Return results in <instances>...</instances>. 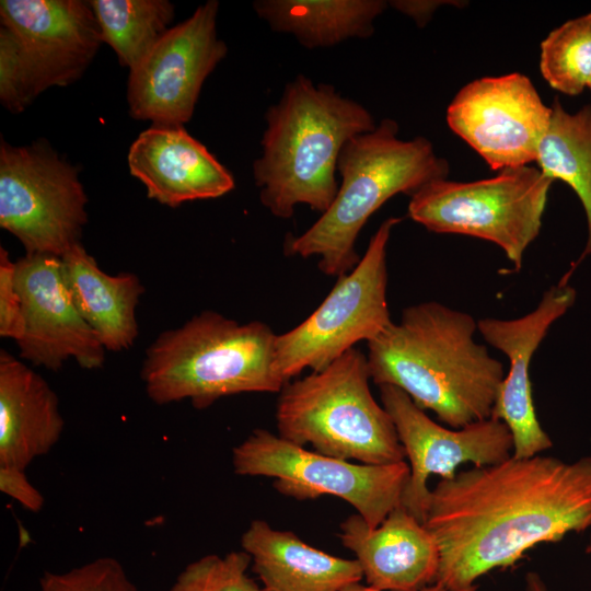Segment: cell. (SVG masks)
Masks as SVG:
<instances>
[{"instance_id":"6da1fadb","label":"cell","mask_w":591,"mask_h":591,"mask_svg":"<svg viewBox=\"0 0 591 591\" xmlns=\"http://www.w3.org/2000/svg\"><path fill=\"white\" fill-rule=\"evenodd\" d=\"M424 524L440 552L434 583L477 591L479 578L536 545L591 529V455H511L456 473L431 490Z\"/></svg>"},{"instance_id":"7a4b0ae2","label":"cell","mask_w":591,"mask_h":591,"mask_svg":"<svg viewBox=\"0 0 591 591\" xmlns=\"http://www.w3.org/2000/svg\"><path fill=\"white\" fill-rule=\"evenodd\" d=\"M476 331L466 312L436 301L410 305L368 343L371 380L401 389L450 428L488 419L506 373Z\"/></svg>"},{"instance_id":"3957f363","label":"cell","mask_w":591,"mask_h":591,"mask_svg":"<svg viewBox=\"0 0 591 591\" xmlns=\"http://www.w3.org/2000/svg\"><path fill=\"white\" fill-rule=\"evenodd\" d=\"M265 121L253 177L262 205L280 219L291 218L300 204L324 213L338 192L335 174L341 148L376 127L360 103L304 74L286 83Z\"/></svg>"},{"instance_id":"277c9868","label":"cell","mask_w":591,"mask_h":591,"mask_svg":"<svg viewBox=\"0 0 591 591\" xmlns=\"http://www.w3.org/2000/svg\"><path fill=\"white\" fill-rule=\"evenodd\" d=\"M398 130L394 119L384 118L344 144L334 201L305 232L286 239V255L316 256L323 274L339 277L359 263L358 235L385 201L397 194L412 197L427 184L448 177L447 160L437 155L427 138L402 140Z\"/></svg>"},{"instance_id":"5b68a950","label":"cell","mask_w":591,"mask_h":591,"mask_svg":"<svg viewBox=\"0 0 591 591\" xmlns=\"http://www.w3.org/2000/svg\"><path fill=\"white\" fill-rule=\"evenodd\" d=\"M276 337L262 321L202 311L146 350V393L158 405L188 399L197 409L235 394L279 393L286 382L276 367Z\"/></svg>"},{"instance_id":"8992f818","label":"cell","mask_w":591,"mask_h":591,"mask_svg":"<svg viewBox=\"0 0 591 591\" xmlns=\"http://www.w3.org/2000/svg\"><path fill=\"white\" fill-rule=\"evenodd\" d=\"M367 356L352 348L318 371L287 382L276 406L278 434L363 464L404 461L395 426L371 394Z\"/></svg>"},{"instance_id":"52a82bcc","label":"cell","mask_w":591,"mask_h":591,"mask_svg":"<svg viewBox=\"0 0 591 591\" xmlns=\"http://www.w3.org/2000/svg\"><path fill=\"white\" fill-rule=\"evenodd\" d=\"M553 182L531 165L472 182L441 178L410 197L408 216L434 233L491 242L519 270L526 248L540 234Z\"/></svg>"},{"instance_id":"ba28073f","label":"cell","mask_w":591,"mask_h":591,"mask_svg":"<svg viewBox=\"0 0 591 591\" xmlns=\"http://www.w3.org/2000/svg\"><path fill=\"white\" fill-rule=\"evenodd\" d=\"M232 466L241 476L273 478L275 489L289 498H340L370 528L380 525L402 505L409 478L405 461L381 465L354 463L308 450L263 428L253 430L233 448Z\"/></svg>"},{"instance_id":"9c48e42d","label":"cell","mask_w":591,"mask_h":591,"mask_svg":"<svg viewBox=\"0 0 591 591\" xmlns=\"http://www.w3.org/2000/svg\"><path fill=\"white\" fill-rule=\"evenodd\" d=\"M401 218L385 219L364 255L337 277L322 303L299 325L276 337V367L287 383L303 370L327 367L359 341L380 336L391 324L386 248Z\"/></svg>"},{"instance_id":"30bf717a","label":"cell","mask_w":591,"mask_h":591,"mask_svg":"<svg viewBox=\"0 0 591 591\" xmlns=\"http://www.w3.org/2000/svg\"><path fill=\"white\" fill-rule=\"evenodd\" d=\"M88 197L78 170L42 141L0 144V227L26 254L61 257L81 243Z\"/></svg>"},{"instance_id":"8fae6325","label":"cell","mask_w":591,"mask_h":591,"mask_svg":"<svg viewBox=\"0 0 591 591\" xmlns=\"http://www.w3.org/2000/svg\"><path fill=\"white\" fill-rule=\"evenodd\" d=\"M218 11L217 0L200 4L129 70L127 104L134 119L164 126L190 120L206 79L228 53L217 32Z\"/></svg>"},{"instance_id":"7c38bea8","label":"cell","mask_w":591,"mask_h":591,"mask_svg":"<svg viewBox=\"0 0 591 591\" xmlns=\"http://www.w3.org/2000/svg\"><path fill=\"white\" fill-rule=\"evenodd\" d=\"M551 117L552 106L519 72L468 82L447 109L450 129L497 171L536 162Z\"/></svg>"},{"instance_id":"4fadbf2b","label":"cell","mask_w":591,"mask_h":591,"mask_svg":"<svg viewBox=\"0 0 591 591\" xmlns=\"http://www.w3.org/2000/svg\"><path fill=\"white\" fill-rule=\"evenodd\" d=\"M379 387L381 403L409 461V478L401 503L421 523L430 502L431 490L427 483L431 475L450 479L464 463L488 466L512 455V436L502 421L490 417L460 429L445 428L433 421L401 389L390 384Z\"/></svg>"},{"instance_id":"5bb4252c","label":"cell","mask_w":591,"mask_h":591,"mask_svg":"<svg viewBox=\"0 0 591 591\" xmlns=\"http://www.w3.org/2000/svg\"><path fill=\"white\" fill-rule=\"evenodd\" d=\"M0 24L13 37L32 95L79 80L103 43L82 0H1Z\"/></svg>"},{"instance_id":"9a60e30c","label":"cell","mask_w":591,"mask_h":591,"mask_svg":"<svg viewBox=\"0 0 591 591\" xmlns=\"http://www.w3.org/2000/svg\"><path fill=\"white\" fill-rule=\"evenodd\" d=\"M15 276L24 316L20 358L53 371L69 359L83 369L101 368L105 348L72 300L61 257L25 254L15 260Z\"/></svg>"},{"instance_id":"2e32d148","label":"cell","mask_w":591,"mask_h":591,"mask_svg":"<svg viewBox=\"0 0 591 591\" xmlns=\"http://www.w3.org/2000/svg\"><path fill=\"white\" fill-rule=\"evenodd\" d=\"M577 292L564 278L547 289L537 306L510 320L486 317L477 321L478 332L509 360L491 417L507 425L513 440L512 456L532 457L553 447L535 412L530 363L551 326L575 304Z\"/></svg>"},{"instance_id":"e0dca14e","label":"cell","mask_w":591,"mask_h":591,"mask_svg":"<svg viewBox=\"0 0 591 591\" xmlns=\"http://www.w3.org/2000/svg\"><path fill=\"white\" fill-rule=\"evenodd\" d=\"M127 163L148 198L169 207L218 198L235 186L231 172L184 126L151 125L130 144Z\"/></svg>"},{"instance_id":"ac0fdd59","label":"cell","mask_w":591,"mask_h":591,"mask_svg":"<svg viewBox=\"0 0 591 591\" xmlns=\"http://www.w3.org/2000/svg\"><path fill=\"white\" fill-rule=\"evenodd\" d=\"M338 537L359 563L367 584L381 591H421L436 582L440 552L433 534L402 505L376 528L358 514L340 523Z\"/></svg>"},{"instance_id":"d6986e66","label":"cell","mask_w":591,"mask_h":591,"mask_svg":"<svg viewBox=\"0 0 591 591\" xmlns=\"http://www.w3.org/2000/svg\"><path fill=\"white\" fill-rule=\"evenodd\" d=\"M65 420L48 382L0 351V466L25 470L59 441Z\"/></svg>"},{"instance_id":"ffe728a7","label":"cell","mask_w":591,"mask_h":591,"mask_svg":"<svg viewBox=\"0 0 591 591\" xmlns=\"http://www.w3.org/2000/svg\"><path fill=\"white\" fill-rule=\"evenodd\" d=\"M241 547L251 558L262 591H341L363 578L356 559L325 553L264 520L250 523Z\"/></svg>"},{"instance_id":"44dd1931","label":"cell","mask_w":591,"mask_h":591,"mask_svg":"<svg viewBox=\"0 0 591 591\" xmlns=\"http://www.w3.org/2000/svg\"><path fill=\"white\" fill-rule=\"evenodd\" d=\"M61 263L72 300L105 350L130 348L138 337L136 309L144 292L138 276L106 274L81 243L65 253Z\"/></svg>"},{"instance_id":"7402d4cb","label":"cell","mask_w":591,"mask_h":591,"mask_svg":"<svg viewBox=\"0 0 591 591\" xmlns=\"http://www.w3.org/2000/svg\"><path fill=\"white\" fill-rule=\"evenodd\" d=\"M383 0H257L256 14L277 33H286L308 49L327 48L351 38H368Z\"/></svg>"},{"instance_id":"603a6c76","label":"cell","mask_w":591,"mask_h":591,"mask_svg":"<svg viewBox=\"0 0 591 591\" xmlns=\"http://www.w3.org/2000/svg\"><path fill=\"white\" fill-rule=\"evenodd\" d=\"M553 181L566 183L578 196L587 219V241L579 258L591 255V105L568 112L555 100L536 159Z\"/></svg>"},{"instance_id":"cb8c5ba5","label":"cell","mask_w":591,"mask_h":591,"mask_svg":"<svg viewBox=\"0 0 591 591\" xmlns=\"http://www.w3.org/2000/svg\"><path fill=\"white\" fill-rule=\"evenodd\" d=\"M103 43L121 66L134 69L171 28L175 11L167 0H92Z\"/></svg>"},{"instance_id":"d4e9b609","label":"cell","mask_w":591,"mask_h":591,"mask_svg":"<svg viewBox=\"0 0 591 591\" xmlns=\"http://www.w3.org/2000/svg\"><path fill=\"white\" fill-rule=\"evenodd\" d=\"M540 70L556 91L576 96L591 78V12L566 21L541 43Z\"/></svg>"},{"instance_id":"484cf974","label":"cell","mask_w":591,"mask_h":591,"mask_svg":"<svg viewBox=\"0 0 591 591\" xmlns=\"http://www.w3.org/2000/svg\"><path fill=\"white\" fill-rule=\"evenodd\" d=\"M250 567L251 558L243 549L205 555L179 572L170 591H262L248 576Z\"/></svg>"},{"instance_id":"4316f807","label":"cell","mask_w":591,"mask_h":591,"mask_svg":"<svg viewBox=\"0 0 591 591\" xmlns=\"http://www.w3.org/2000/svg\"><path fill=\"white\" fill-rule=\"evenodd\" d=\"M38 591H138L123 565L100 557L65 572L45 571Z\"/></svg>"},{"instance_id":"83f0119b","label":"cell","mask_w":591,"mask_h":591,"mask_svg":"<svg viewBox=\"0 0 591 591\" xmlns=\"http://www.w3.org/2000/svg\"><path fill=\"white\" fill-rule=\"evenodd\" d=\"M33 97L15 42L0 27V101L11 113L24 111Z\"/></svg>"},{"instance_id":"f1b7e54d","label":"cell","mask_w":591,"mask_h":591,"mask_svg":"<svg viewBox=\"0 0 591 591\" xmlns=\"http://www.w3.org/2000/svg\"><path fill=\"white\" fill-rule=\"evenodd\" d=\"M24 333V316L16 286L15 262L0 247V335L18 343Z\"/></svg>"},{"instance_id":"f546056e","label":"cell","mask_w":591,"mask_h":591,"mask_svg":"<svg viewBox=\"0 0 591 591\" xmlns=\"http://www.w3.org/2000/svg\"><path fill=\"white\" fill-rule=\"evenodd\" d=\"M0 490L32 512H38L44 506V496L30 483L22 468L0 466Z\"/></svg>"},{"instance_id":"4dcf8cb0","label":"cell","mask_w":591,"mask_h":591,"mask_svg":"<svg viewBox=\"0 0 591 591\" xmlns=\"http://www.w3.org/2000/svg\"><path fill=\"white\" fill-rule=\"evenodd\" d=\"M439 1H391L390 5L414 19L417 25L424 26L440 5Z\"/></svg>"},{"instance_id":"1f68e13d","label":"cell","mask_w":591,"mask_h":591,"mask_svg":"<svg viewBox=\"0 0 591 591\" xmlns=\"http://www.w3.org/2000/svg\"><path fill=\"white\" fill-rule=\"evenodd\" d=\"M525 591H548L543 578L536 571H529L524 577Z\"/></svg>"},{"instance_id":"d6a6232c","label":"cell","mask_w":591,"mask_h":591,"mask_svg":"<svg viewBox=\"0 0 591 591\" xmlns=\"http://www.w3.org/2000/svg\"><path fill=\"white\" fill-rule=\"evenodd\" d=\"M341 591H381V590L375 589L369 584L364 586V584H361L360 582H355L345 587ZM421 591H447V590L439 583H432L426 587L425 589H422Z\"/></svg>"},{"instance_id":"836d02e7","label":"cell","mask_w":591,"mask_h":591,"mask_svg":"<svg viewBox=\"0 0 591 591\" xmlns=\"http://www.w3.org/2000/svg\"><path fill=\"white\" fill-rule=\"evenodd\" d=\"M586 553L590 556L591 558V534L589 536V540H588V544L586 546Z\"/></svg>"},{"instance_id":"e575fe53","label":"cell","mask_w":591,"mask_h":591,"mask_svg":"<svg viewBox=\"0 0 591 591\" xmlns=\"http://www.w3.org/2000/svg\"><path fill=\"white\" fill-rule=\"evenodd\" d=\"M588 89L591 91V78H590L589 83H588Z\"/></svg>"}]
</instances>
